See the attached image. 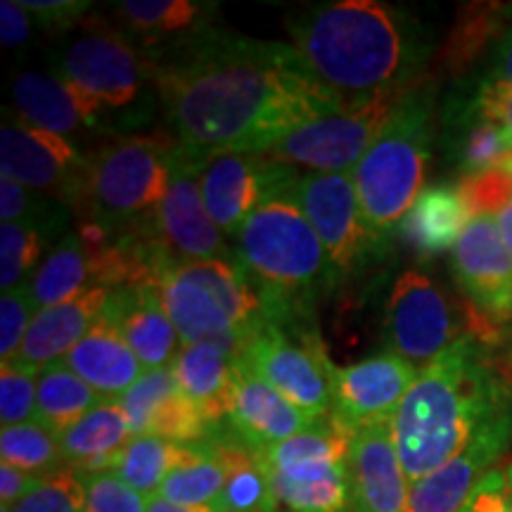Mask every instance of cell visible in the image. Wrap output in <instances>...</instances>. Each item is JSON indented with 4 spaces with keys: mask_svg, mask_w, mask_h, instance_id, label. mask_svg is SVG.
I'll return each instance as SVG.
<instances>
[{
    "mask_svg": "<svg viewBox=\"0 0 512 512\" xmlns=\"http://www.w3.org/2000/svg\"><path fill=\"white\" fill-rule=\"evenodd\" d=\"M271 482L278 501L292 512H351L347 465L316 479L271 475Z\"/></svg>",
    "mask_w": 512,
    "mask_h": 512,
    "instance_id": "f35d334b",
    "label": "cell"
},
{
    "mask_svg": "<svg viewBox=\"0 0 512 512\" xmlns=\"http://www.w3.org/2000/svg\"><path fill=\"white\" fill-rule=\"evenodd\" d=\"M505 17H508V5H479L477 10H467L463 19L453 31L451 43H448L446 60L453 72L463 69L475 57L489 36L496 29H505Z\"/></svg>",
    "mask_w": 512,
    "mask_h": 512,
    "instance_id": "b9f144b4",
    "label": "cell"
},
{
    "mask_svg": "<svg viewBox=\"0 0 512 512\" xmlns=\"http://www.w3.org/2000/svg\"><path fill=\"white\" fill-rule=\"evenodd\" d=\"M22 5L46 31H69L93 8L86 0H22Z\"/></svg>",
    "mask_w": 512,
    "mask_h": 512,
    "instance_id": "c3c4849f",
    "label": "cell"
},
{
    "mask_svg": "<svg viewBox=\"0 0 512 512\" xmlns=\"http://www.w3.org/2000/svg\"><path fill=\"white\" fill-rule=\"evenodd\" d=\"M60 361L91 384L102 399H121L145 373L143 363L105 313Z\"/></svg>",
    "mask_w": 512,
    "mask_h": 512,
    "instance_id": "d4e9b609",
    "label": "cell"
},
{
    "mask_svg": "<svg viewBox=\"0 0 512 512\" xmlns=\"http://www.w3.org/2000/svg\"><path fill=\"white\" fill-rule=\"evenodd\" d=\"M470 221L458 185H432L420 192L399 228L420 259H432L456 247Z\"/></svg>",
    "mask_w": 512,
    "mask_h": 512,
    "instance_id": "f1b7e54d",
    "label": "cell"
},
{
    "mask_svg": "<svg viewBox=\"0 0 512 512\" xmlns=\"http://www.w3.org/2000/svg\"><path fill=\"white\" fill-rule=\"evenodd\" d=\"M86 166L88 159L79 155L72 140L31 126L19 114H3L0 176L76 209L86 183Z\"/></svg>",
    "mask_w": 512,
    "mask_h": 512,
    "instance_id": "7c38bea8",
    "label": "cell"
},
{
    "mask_svg": "<svg viewBox=\"0 0 512 512\" xmlns=\"http://www.w3.org/2000/svg\"><path fill=\"white\" fill-rule=\"evenodd\" d=\"M0 219L3 223L34 226L48 240L57 238V235L64 238L69 226V204L43 195V192L24 188L12 178L0 176Z\"/></svg>",
    "mask_w": 512,
    "mask_h": 512,
    "instance_id": "8d00e7d4",
    "label": "cell"
},
{
    "mask_svg": "<svg viewBox=\"0 0 512 512\" xmlns=\"http://www.w3.org/2000/svg\"><path fill=\"white\" fill-rule=\"evenodd\" d=\"M354 432L332 418H320L304 432L280 441L259 456L271 475L287 479H316L347 465Z\"/></svg>",
    "mask_w": 512,
    "mask_h": 512,
    "instance_id": "4316f807",
    "label": "cell"
},
{
    "mask_svg": "<svg viewBox=\"0 0 512 512\" xmlns=\"http://www.w3.org/2000/svg\"><path fill=\"white\" fill-rule=\"evenodd\" d=\"M105 316L124 335L143 368L171 366L181 339L155 283L114 287L105 306Z\"/></svg>",
    "mask_w": 512,
    "mask_h": 512,
    "instance_id": "603a6c76",
    "label": "cell"
},
{
    "mask_svg": "<svg viewBox=\"0 0 512 512\" xmlns=\"http://www.w3.org/2000/svg\"><path fill=\"white\" fill-rule=\"evenodd\" d=\"M36 313L38 309L31 299L29 280L15 290L3 292V299H0V358L3 363L19 354Z\"/></svg>",
    "mask_w": 512,
    "mask_h": 512,
    "instance_id": "bcb514c9",
    "label": "cell"
},
{
    "mask_svg": "<svg viewBox=\"0 0 512 512\" xmlns=\"http://www.w3.org/2000/svg\"><path fill=\"white\" fill-rule=\"evenodd\" d=\"M145 53L176 150L197 164L261 155L309 121L344 110L287 43L204 24Z\"/></svg>",
    "mask_w": 512,
    "mask_h": 512,
    "instance_id": "6da1fadb",
    "label": "cell"
},
{
    "mask_svg": "<svg viewBox=\"0 0 512 512\" xmlns=\"http://www.w3.org/2000/svg\"><path fill=\"white\" fill-rule=\"evenodd\" d=\"M3 508V505H0ZM8 512H83V482L74 467L64 465L38 479V484Z\"/></svg>",
    "mask_w": 512,
    "mask_h": 512,
    "instance_id": "60d3db41",
    "label": "cell"
},
{
    "mask_svg": "<svg viewBox=\"0 0 512 512\" xmlns=\"http://www.w3.org/2000/svg\"><path fill=\"white\" fill-rule=\"evenodd\" d=\"M29 10L24 8L22 0H3L0 3V41L8 50H22L31 41V24Z\"/></svg>",
    "mask_w": 512,
    "mask_h": 512,
    "instance_id": "681fc988",
    "label": "cell"
},
{
    "mask_svg": "<svg viewBox=\"0 0 512 512\" xmlns=\"http://www.w3.org/2000/svg\"><path fill=\"white\" fill-rule=\"evenodd\" d=\"M36 392V373L17 368L15 363H3L0 368V422L3 427L36 420Z\"/></svg>",
    "mask_w": 512,
    "mask_h": 512,
    "instance_id": "f6af8a7d",
    "label": "cell"
},
{
    "mask_svg": "<svg viewBox=\"0 0 512 512\" xmlns=\"http://www.w3.org/2000/svg\"><path fill=\"white\" fill-rule=\"evenodd\" d=\"M219 427H216V434L226 448L228 479L211 508L214 512H278L280 501L264 460L259 453L242 446L228 430H219Z\"/></svg>",
    "mask_w": 512,
    "mask_h": 512,
    "instance_id": "f546056e",
    "label": "cell"
},
{
    "mask_svg": "<svg viewBox=\"0 0 512 512\" xmlns=\"http://www.w3.org/2000/svg\"><path fill=\"white\" fill-rule=\"evenodd\" d=\"M512 411V389L475 337H460L430 363L394 415L408 484L456 458L491 422Z\"/></svg>",
    "mask_w": 512,
    "mask_h": 512,
    "instance_id": "3957f363",
    "label": "cell"
},
{
    "mask_svg": "<svg viewBox=\"0 0 512 512\" xmlns=\"http://www.w3.org/2000/svg\"><path fill=\"white\" fill-rule=\"evenodd\" d=\"M133 437H162L178 444L209 439L219 425H211L200 408L178 387L171 366L152 368L140 375L119 399Z\"/></svg>",
    "mask_w": 512,
    "mask_h": 512,
    "instance_id": "d6986e66",
    "label": "cell"
},
{
    "mask_svg": "<svg viewBox=\"0 0 512 512\" xmlns=\"http://www.w3.org/2000/svg\"><path fill=\"white\" fill-rule=\"evenodd\" d=\"M102 401L105 399L91 384L83 382L62 361L50 363L38 373L36 422L46 425L60 437Z\"/></svg>",
    "mask_w": 512,
    "mask_h": 512,
    "instance_id": "836d02e7",
    "label": "cell"
},
{
    "mask_svg": "<svg viewBox=\"0 0 512 512\" xmlns=\"http://www.w3.org/2000/svg\"><path fill=\"white\" fill-rule=\"evenodd\" d=\"M43 475H31V472L19 470L15 465L0 463V505L3 508H12L29 494L38 484Z\"/></svg>",
    "mask_w": 512,
    "mask_h": 512,
    "instance_id": "f5cc1de1",
    "label": "cell"
},
{
    "mask_svg": "<svg viewBox=\"0 0 512 512\" xmlns=\"http://www.w3.org/2000/svg\"><path fill=\"white\" fill-rule=\"evenodd\" d=\"M287 27L306 67L344 107L384 93H411L430 57L425 29L380 0L311 5Z\"/></svg>",
    "mask_w": 512,
    "mask_h": 512,
    "instance_id": "7a4b0ae2",
    "label": "cell"
},
{
    "mask_svg": "<svg viewBox=\"0 0 512 512\" xmlns=\"http://www.w3.org/2000/svg\"><path fill=\"white\" fill-rule=\"evenodd\" d=\"M290 195L318 233L339 278L368 266L387 247L363 221L351 174H297Z\"/></svg>",
    "mask_w": 512,
    "mask_h": 512,
    "instance_id": "8fae6325",
    "label": "cell"
},
{
    "mask_svg": "<svg viewBox=\"0 0 512 512\" xmlns=\"http://www.w3.org/2000/svg\"><path fill=\"white\" fill-rule=\"evenodd\" d=\"M351 512H408V484L394 441V420L354 432L347 458Z\"/></svg>",
    "mask_w": 512,
    "mask_h": 512,
    "instance_id": "e0dca14e",
    "label": "cell"
},
{
    "mask_svg": "<svg viewBox=\"0 0 512 512\" xmlns=\"http://www.w3.org/2000/svg\"><path fill=\"white\" fill-rule=\"evenodd\" d=\"M133 439L119 399H105L60 437L64 465L76 472H112L119 453Z\"/></svg>",
    "mask_w": 512,
    "mask_h": 512,
    "instance_id": "83f0119b",
    "label": "cell"
},
{
    "mask_svg": "<svg viewBox=\"0 0 512 512\" xmlns=\"http://www.w3.org/2000/svg\"><path fill=\"white\" fill-rule=\"evenodd\" d=\"M453 155L463 176L503 166L512 157V136L498 121L484 117L467 102L463 114L456 121Z\"/></svg>",
    "mask_w": 512,
    "mask_h": 512,
    "instance_id": "d590c367",
    "label": "cell"
},
{
    "mask_svg": "<svg viewBox=\"0 0 512 512\" xmlns=\"http://www.w3.org/2000/svg\"><path fill=\"white\" fill-rule=\"evenodd\" d=\"M12 98L27 124L67 140L107 126L105 107L57 72H22L12 86Z\"/></svg>",
    "mask_w": 512,
    "mask_h": 512,
    "instance_id": "44dd1931",
    "label": "cell"
},
{
    "mask_svg": "<svg viewBox=\"0 0 512 512\" xmlns=\"http://www.w3.org/2000/svg\"><path fill=\"white\" fill-rule=\"evenodd\" d=\"M240 356L309 418H330L337 368L311 316H261Z\"/></svg>",
    "mask_w": 512,
    "mask_h": 512,
    "instance_id": "ba28073f",
    "label": "cell"
},
{
    "mask_svg": "<svg viewBox=\"0 0 512 512\" xmlns=\"http://www.w3.org/2000/svg\"><path fill=\"white\" fill-rule=\"evenodd\" d=\"M202 164L174 150V171L166 197L152 214V228L166 254L181 261L228 259L223 233L211 221L200 188Z\"/></svg>",
    "mask_w": 512,
    "mask_h": 512,
    "instance_id": "5bb4252c",
    "label": "cell"
},
{
    "mask_svg": "<svg viewBox=\"0 0 512 512\" xmlns=\"http://www.w3.org/2000/svg\"><path fill=\"white\" fill-rule=\"evenodd\" d=\"M110 294V287H91L67 302L38 311L27 337H24L22 349L8 363L38 375L50 363L60 361L88 335L95 320L105 313Z\"/></svg>",
    "mask_w": 512,
    "mask_h": 512,
    "instance_id": "cb8c5ba5",
    "label": "cell"
},
{
    "mask_svg": "<svg viewBox=\"0 0 512 512\" xmlns=\"http://www.w3.org/2000/svg\"><path fill=\"white\" fill-rule=\"evenodd\" d=\"M0 463L15 465L31 475H48L64 467L60 434L48 430L41 422L3 427L0 432Z\"/></svg>",
    "mask_w": 512,
    "mask_h": 512,
    "instance_id": "74e56055",
    "label": "cell"
},
{
    "mask_svg": "<svg viewBox=\"0 0 512 512\" xmlns=\"http://www.w3.org/2000/svg\"><path fill=\"white\" fill-rule=\"evenodd\" d=\"M233 240L235 264L261 297V316H313L316 297L339 278L290 188L271 192Z\"/></svg>",
    "mask_w": 512,
    "mask_h": 512,
    "instance_id": "277c9868",
    "label": "cell"
},
{
    "mask_svg": "<svg viewBox=\"0 0 512 512\" xmlns=\"http://www.w3.org/2000/svg\"><path fill=\"white\" fill-rule=\"evenodd\" d=\"M57 74L93 95L107 114L126 112L152 81V62L126 31L86 24L64 48Z\"/></svg>",
    "mask_w": 512,
    "mask_h": 512,
    "instance_id": "30bf717a",
    "label": "cell"
},
{
    "mask_svg": "<svg viewBox=\"0 0 512 512\" xmlns=\"http://www.w3.org/2000/svg\"><path fill=\"white\" fill-rule=\"evenodd\" d=\"M463 512H512V460L486 475Z\"/></svg>",
    "mask_w": 512,
    "mask_h": 512,
    "instance_id": "7dc6e473",
    "label": "cell"
},
{
    "mask_svg": "<svg viewBox=\"0 0 512 512\" xmlns=\"http://www.w3.org/2000/svg\"><path fill=\"white\" fill-rule=\"evenodd\" d=\"M91 287H95L91 256L79 233H67L60 238L29 278V292L38 311L67 302Z\"/></svg>",
    "mask_w": 512,
    "mask_h": 512,
    "instance_id": "4dcf8cb0",
    "label": "cell"
},
{
    "mask_svg": "<svg viewBox=\"0 0 512 512\" xmlns=\"http://www.w3.org/2000/svg\"><path fill=\"white\" fill-rule=\"evenodd\" d=\"M204 441L197 444H178L162 437H133L119 453L112 472L119 475L128 486L152 498L159 494L164 479L178 467L190 463L202 453Z\"/></svg>",
    "mask_w": 512,
    "mask_h": 512,
    "instance_id": "1f68e13d",
    "label": "cell"
},
{
    "mask_svg": "<svg viewBox=\"0 0 512 512\" xmlns=\"http://www.w3.org/2000/svg\"><path fill=\"white\" fill-rule=\"evenodd\" d=\"M174 150V140L162 136H128L98 147L86 157L76 211L110 230L147 221L169 192Z\"/></svg>",
    "mask_w": 512,
    "mask_h": 512,
    "instance_id": "52a82bcc",
    "label": "cell"
},
{
    "mask_svg": "<svg viewBox=\"0 0 512 512\" xmlns=\"http://www.w3.org/2000/svg\"><path fill=\"white\" fill-rule=\"evenodd\" d=\"M477 112L484 117L494 119L512 136V86H501V83H482L477 88L475 98L470 100Z\"/></svg>",
    "mask_w": 512,
    "mask_h": 512,
    "instance_id": "f907efd6",
    "label": "cell"
},
{
    "mask_svg": "<svg viewBox=\"0 0 512 512\" xmlns=\"http://www.w3.org/2000/svg\"><path fill=\"white\" fill-rule=\"evenodd\" d=\"M406 95L384 93L309 121L261 155L290 169L304 166L309 174H351Z\"/></svg>",
    "mask_w": 512,
    "mask_h": 512,
    "instance_id": "9c48e42d",
    "label": "cell"
},
{
    "mask_svg": "<svg viewBox=\"0 0 512 512\" xmlns=\"http://www.w3.org/2000/svg\"><path fill=\"white\" fill-rule=\"evenodd\" d=\"M46 245H50V240L34 226H24V223L0 226V287L3 292L27 283V275L36 271Z\"/></svg>",
    "mask_w": 512,
    "mask_h": 512,
    "instance_id": "ab89813d",
    "label": "cell"
},
{
    "mask_svg": "<svg viewBox=\"0 0 512 512\" xmlns=\"http://www.w3.org/2000/svg\"><path fill=\"white\" fill-rule=\"evenodd\" d=\"M214 5L197 0H124L114 3V15L121 19L128 36L143 38L147 46L164 38H181L200 29V22L211 15Z\"/></svg>",
    "mask_w": 512,
    "mask_h": 512,
    "instance_id": "d6a6232c",
    "label": "cell"
},
{
    "mask_svg": "<svg viewBox=\"0 0 512 512\" xmlns=\"http://www.w3.org/2000/svg\"><path fill=\"white\" fill-rule=\"evenodd\" d=\"M238 356L240 347L233 342H200L181 347L171 361L178 387L211 425H221L228 418Z\"/></svg>",
    "mask_w": 512,
    "mask_h": 512,
    "instance_id": "484cf974",
    "label": "cell"
},
{
    "mask_svg": "<svg viewBox=\"0 0 512 512\" xmlns=\"http://www.w3.org/2000/svg\"><path fill=\"white\" fill-rule=\"evenodd\" d=\"M484 83H501L512 86V5H508V17H505V29L496 41L494 55L489 62V74Z\"/></svg>",
    "mask_w": 512,
    "mask_h": 512,
    "instance_id": "816d5d0a",
    "label": "cell"
},
{
    "mask_svg": "<svg viewBox=\"0 0 512 512\" xmlns=\"http://www.w3.org/2000/svg\"><path fill=\"white\" fill-rule=\"evenodd\" d=\"M496 223H498V230H501V238L505 242V247H508V252L512 256V200L505 204L501 211H498Z\"/></svg>",
    "mask_w": 512,
    "mask_h": 512,
    "instance_id": "11a10c76",
    "label": "cell"
},
{
    "mask_svg": "<svg viewBox=\"0 0 512 512\" xmlns=\"http://www.w3.org/2000/svg\"><path fill=\"white\" fill-rule=\"evenodd\" d=\"M512 444V411L491 422L456 458L411 484L408 512H463L479 482Z\"/></svg>",
    "mask_w": 512,
    "mask_h": 512,
    "instance_id": "2e32d148",
    "label": "cell"
},
{
    "mask_svg": "<svg viewBox=\"0 0 512 512\" xmlns=\"http://www.w3.org/2000/svg\"><path fill=\"white\" fill-rule=\"evenodd\" d=\"M181 347L233 342L245 347L261 320V297L235 259L181 261L155 280Z\"/></svg>",
    "mask_w": 512,
    "mask_h": 512,
    "instance_id": "8992f818",
    "label": "cell"
},
{
    "mask_svg": "<svg viewBox=\"0 0 512 512\" xmlns=\"http://www.w3.org/2000/svg\"><path fill=\"white\" fill-rule=\"evenodd\" d=\"M418 375V368L396 354H380L337 368L330 415L351 432L373 422L394 420Z\"/></svg>",
    "mask_w": 512,
    "mask_h": 512,
    "instance_id": "9a60e30c",
    "label": "cell"
},
{
    "mask_svg": "<svg viewBox=\"0 0 512 512\" xmlns=\"http://www.w3.org/2000/svg\"><path fill=\"white\" fill-rule=\"evenodd\" d=\"M432 147V95L413 88L354 169L358 204L366 226L387 242L401 226L425 183Z\"/></svg>",
    "mask_w": 512,
    "mask_h": 512,
    "instance_id": "5b68a950",
    "label": "cell"
},
{
    "mask_svg": "<svg viewBox=\"0 0 512 512\" xmlns=\"http://www.w3.org/2000/svg\"><path fill=\"white\" fill-rule=\"evenodd\" d=\"M81 482L83 512H147L150 498L138 494L114 472H86Z\"/></svg>",
    "mask_w": 512,
    "mask_h": 512,
    "instance_id": "7bdbcfd3",
    "label": "cell"
},
{
    "mask_svg": "<svg viewBox=\"0 0 512 512\" xmlns=\"http://www.w3.org/2000/svg\"><path fill=\"white\" fill-rule=\"evenodd\" d=\"M387 339L392 354L420 373L458 342L451 304L430 275L406 271L396 278L387 302Z\"/></svg>",
    "mask_w": 512,
    "mask_h": 512,
    "instance_id": "4fadbf2b",
    "label": "cell"
},
{
    "mask_svg": "<svg viewBox=\"0 0 512 512\" xmlns=\"http://www.w3.org/2000/svg\"><path fill=\"white\" fill-rule=\"evenodd\" d=\"M147 512H214V508H188V505H176L162 496H152L147 501Z\"/></svg>",
    "mask_w": 512,
    "mask_h": 512,
    "instance_id": "db71d44e",
    "label": "cell"
},
{
    "mask_svg": "<svg viewBox=\"0 0 512 512\" xmlns=\"http://www.w3.org/2000/svg\"><path fill=\"white\" fill-rule=\"evenodd\" d=\"M460 195L475 216H498L505 204L512 200V174L508 166L479 171V174L463 176L458 183Z\"/></svg>",
    "mask_w": 512,
    "mask_h": 512,
    "instance_id": "ee69618b",
    "label": "cell"
},
{
    "mask_svg": "<svg viewBox=\"0 0 512 512\" xmlns=\"http://www.w3.org/2000/svg\"><path fill=\"white\" fill-rule=\"evenodd\" d=\"M226 479V448H223V441L214 430L209 439H204L200 456L171 472L164 479L157 496L176 505H188V508H211L216 498L221 496Z\"/></svg>",
    "mask_w": 512,
    "mask_h": 512,
    "instance_id": "e575fe53",
    "label": "cell"
},
{
    "mask_svg": "<svg viewBox=\"0 0 512 512\" xmlns=\"http://www.w3.org/2000/svg\"><path fill=\"white\" fill-rule=\"evenodd\" d=\"M505 166H508V169H510V174H512V157L508 159V162H505Z\"/></svg>",
    "mask_w": 512,
    "mask_h": 512,
    "instance_id": "9f6ffc18",
    "label": "cell"
},
{
    "mask_svg": "<svg viewBox=\"0 0 512 512\" xmlns=\"http://www.w3.org/2000/svg\"><path fill=\"white\" fill-rule=\"evenodd\" d=\"M271 162L264 155H219L202 164L200 188L211 221L223 235L240 233L254 209L268 197Z\"/></svg>",
    "mask_w": 512,
    "mask_h": 512,
    "instance_id": "7402d4cb",
    "label": "cell"
},
{
    "mask_svg": "<svg viewBox=\"0 0 512 512\" xmlns=\"http://www.w3.org/2000/svg\"><path fill=\"white\" fill-rule=\"evenodd\" d=\"M226 430L249 451L261 453L311 427L313 418L273 389L264 377L238 356L233 375Z\"/></svg>",
    "mask_w": 512,
    "mask_h": 512,
    "instance_id": "ffe728a7",
    "label": "cell"
},
{
    "mask_svg": "<svg viewBox=\"0 0 512 512\" xmlns=\"http://www.w3.org/2000/svg\"><path fill=\"white\" fill-rule=\"evenodd\" d=\"M453 273L484 316H512V256L496 216H475L453 247Z\"/></svg>",
    "mask_w": 512,
    "mask_h": 512,
    "instance_id": "ac0fdd59",
    "label": "cell"
}]
</instances>
